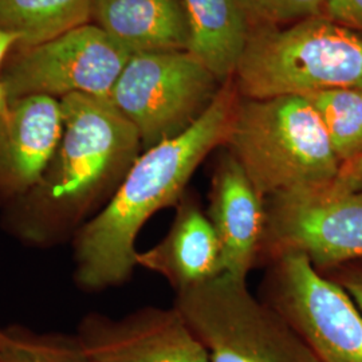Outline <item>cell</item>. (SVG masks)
I'll return each instance as SVG.
<instances>
[{"instance_id": "obj_1", "label": "cell", "mask_w": 362, "mask_h": 362, "mask_svg": "<svg viewBox=\"0 0 362 362\" xmlns=\"http://www.w3.org/2000/svg\"><path fill=\"white\" fill-rule=\"evenodd\" d=\"M62 130L38 182L4 207L3 226L30 246L73 239L116 194L143 152L139 130L110 98L59 100Z\"/></svg>"}, {"instance_id": "obj_2", "label": "cell", "mask_w": 362, "mask_h": 362, "mask_svg": "<svg viewBox=\"0 0 362 362\" xmlns=\"http://www.w3.org/2000/svg\"><path fill=\"white\" fill-rule=\"evenodd\" d=\"M238 100L228 81L192 127L137 157L109 203L71 239L81 290L98 293L129 281L139 233L158 211L176 207L200 164L224 145Z\"/></svg>"}, {"instance_id": "obj_3", "label": "cell", "mask_w": 362, "mask_h": 362, "mask_svg": "<svg viewBox=\"0 0 362 362\" xmlns=\"http://www.w3.org/2000/svg\"><path fill=\"white\" fill-rule=\"evenodd\" d=\"M223 146L264 200L285 192L330 187L342 168L306 95H239Z\"/></svg>"}, {"instance_id": "obj_4", "label": "cell", "mask_w": 362, "mask_h": 362, "mask_svg": "<svg viewBox=\"0 0 362 362\" xmlns=\"http://www.w3.org/2000/svg\"><path fill=\"white\" fill-rule=\"evenodd\" d=\"M233 77L243 98L362 90V31L327 15L251 31Z\"/></svg>"}, {"instance_id": "obj_5", "label": "cell", "mask_w": 362, "mask_h": 362, "mask_svg": "<svg viewBox=\"0 0 362 362\" xmlns=\"http://www.w3.org/2000/svg\"><path fill=\"white\" fill-rule=\"evenodd\" d=\"M176 308L209 362H320L293 326L226 272L176 293Z\"/></svg>"}, {"instance_id": "obj_6", "label": "cell", "mask_w": 362, "mask_h": 362, "mask_svg": "<svg viewBox=\"0 0 362 362\" xmlns=\"http://www.w3.org/2000/svg\"><path fill=\"white\" fill-rule=\"evenodd\" d=\"M223 85L187 50L140 52L122 70L110 101L139 130L145 151L192 127Z\"/></svg>"}, {"instance_id": "obj_7", "label": "cell", "mask_w": 362, "mask_h": 362, "mask_svg": "<svg viewBox=\"0 0 362 362\" xmlns=\"http://www.w3.org/2000/svg\"><path fill=\"white\" fill-rule=\"evenodd\" d=\"M320 362H362V313L348 293L302 254L270 260L263 298Z\"/></svg>"}, {"instance_id": "obj_8", "label": "cell", "mask_w": 362, "mask_h": 362, "mask_svg": "<svg viewBox=\"0 0 362 362\" xmlns=\"http://www.w3.org/2000/svg\"><path fill=\"white\" fill-rule=\"evenodd\" d=\"M302 254L321 272L362 260V194L333 185L266 199L259 259Z\"/></svg>"}, {"instance_id": "obj_9", "label": "cell", "mask_w": 362, "mask_h": 362, "mask_svg": "<svg viewBox=\"0 0 362 362\" xmlns=\"http://www.w3.org/2000/svg\"><path fill=\"white\" fill-rule=\"evenodd\" d=\"M132 52L88 23L35 47L21 49L0 78L10 101L70 94L110 98Z\"/></svg>"}, {"instance_id": "obj_10", "label": "cell", "mask_w": 362, "mask_h": 362, "mask_svg": "<svg viewBox=\"0 0 362 362\" xmlns=\"http://www.w3.org/2000/svg\"><path fill=\"white\" fill-rule=\"evenodd\" d=\"M76 336L90 362H209L176 308L148 306L118 320L90 313Z\"/></svg>"}, {"instance_id": "obj_11", "label": "cell", "mask_w": 362, "mask_h": 362, "mask_svg": "<svg viewBox=\"0 0 362 362\" xmlns=\"http://www.w3.org/2000/svg\"><path fill=\"white\" fill-rule=\"evenodd\" d=\"M61 103L47 95L10 101L0 116V204L26 194L49 165L61 137Z\"/></svg>"}, {"instance_id": "obj_12", "label": "cell", "mask_w": 362, "mask_h": 362, "mask_svg": "<svg viewBox=\"0 0 362 362\" xmlns=\"http://www.w3.org/2000/svg\"><path fill=\"white\" fill-rule=\"evenodd\" d=\"M207 218L219 239L223 270L247 279L259 262L266 200L228 152L212 175Z\"/></svg>"}, {"instance_id": "obj_13", "label": "cell", "mask_w": 362, "mask_h": 362, "mask_svg": "<svg viewBox=\"0 0 362 362\" xmlns=\"http://www.w3.org/2000/svg\"><path fill=\"white\" fill-rule=\"evenodd\" d=\"M137 266L164 276L176 293L223 274L221 248L215 230L191 194L176 204L167 235L156 246L137 252Z\"/></svg>"}, {"instance_id": "obj_14", "label": "cell", "mask_w": 362, "mask_h": 362, "mask_svg": "<svg viewBox=\"0 0 362 362\" xmlns=\"http://www.w3.org/2000/svg\"><path fill=\"white\" fill-rule=\"evenodd\" d=\"M91 21L133 55L189 47L182 0H94Z\"/></svg>"}, {"instance_id": "obj_15", "label": "cell", "mask_w": 362, "mask_h": 362, "mask_svg": "<svg viewBox=\"0 0 362 362\" xmlns=\"http://www.w3.org/2000/svg\"><path fill=\"white\" fill-rule=\"evenodd\" d=\"M189 28L188 52L221 83L240 64L248 27L235 0H182Z\"/></svg>"}, {"instance_id": "obj_16", "label": "cell", "mask_w": 362, "mask_h": 362, "mask_svg": "<svg viewBox=\"0 0 362 362\" xmlns=\"http://www.w3.org/2000/svg\"><path fill=\"white\" fill-rule=\"evenodd\" d=\"M94 0H0V28L21 49L35 47L90 23Z\"/></svg>"}, {"instance_id": "obj_17", "label": "cell", "mask_w": 362, "mask_h": 362, "mask_svg": "<svg viewBox=\"0 0 362 362\" xmlns=\"http://www.w3.org/2000/svg\"><path fill=\"white\" fill-rule=\"evenodd\" d=\"M321 118L342 167L362 156V90L330 89L306 94Z\"/></svg>"}, {"instance_id": "obj_18", "label": "cell", "mask_w": 362, "mask_h": 362, "mask_svg": "<svg viewBox=\"0 0 362 362\" xmlns=\"http://www.w3.org/2000/svg\"><path fill=\"white\" fill-rule=\"evenodd\" d=\"M0 362H90L77 336L0 329Z\"/></svg>"}, {"instance_id": "obj_19", "label": "cell", "mask_w": 362, "mask_h": 362, "mask_svg": "<svg viewBox=\"0 0 362 362\" xmlns=\"http://www.w3.org/2000/svg\"><path fill=\"white\" fill-rule=\"evenodd\" d=\"M248 31L284 28L327 15V0H235Z\"/></svg>"}, {"instance_id": "obj_20", "label": "cell", "mask_w": 362, "mask_h": 362, "mask_svg": "<svg viewBox=\"0 0 362 362\" xmlns=\"http://www.w3.org/2000/svg\"><path fill=\"white\" fill-rule=\"evenodd\" d=\"M333 270H337V276H333L332 279L348 293L362 313V264L351 262Z\"/></svg>"}, {"instance_id": "obj_21", "label": "cell", "mask_w": 362, "mask_h": 362, "mask_svg": "<svg viewBox=\"0 0 362 362\" xmlns=\"http://www.w3.org/2000/svg\"><path fill=\"white\" fill-rule=\"evenodd\" d=\"M327 16L362 31V0H327Z\"/></svg>"}, {"instance_id": "obj_22", "label": "cell", "mask_w": 362, "mask_h": 362, "mask_svg": "<svg viewBox=\"0 0 362 362\" xmlns=\"http://www.w3.org/2000/svg\"><path fill=\"white\" fill-rule=\"evenodd\" d=\"M334 187L341 191L362 194V156L341 168Z\"/></svg>"}, {"instance_id": "obj_23", "label": "cell", "mask_w": 362, "mask_h": 362, "mask_svg": "<svg viewBox=\"0 0 362 362\" xmlns=\"http://www.w3.org/2000/svg\"><path fill=\"white\" fill-rule=\"evenodd\" d=\"M16 45H18L16 35L0 28V67L6 59V55L11 50V47L16 46Z\"/></svg>"}, {"instance_id": "obj_24", "label": "cell", "mask_w": 362, "mask_h": 362, "mask_svg": "<svg viewBox=\"0 0 362 362\" xmlns=\"http://www.w3.org/2000/svg\"><path fill=\"white\" fill-rule=\"evenodd\" d=\"M8 105H10V98L7 95V91H6L4 85L0 81V116L7 110Z\"/></svg>"}]
</instances>
